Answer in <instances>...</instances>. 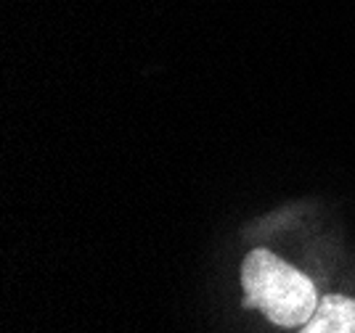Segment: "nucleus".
Returning a JSON list of instances; mask_svg holds the SVG:
<instances>
[{"instance_id":"1","label":"nucleus","mask_w":355,"mask_h":333,"mask_svg":"<svg viewBox=\"0 0 355 333\" xmlns=\"http://www.w3.org/2000/svg\"><path fill=\"white\" fill-rule=\"evenodd\" d=\"M241 286L247 296L244 305L263 309L270 323L284 328L305 325L321 302L311 278L268 249H254L244 257Z\"/></svg>"},{"instance_id":"2","label":"nucleus","mask_w":355,"mask_h":333,"mask_svg":"<svg viewBox=\"0 0 355 333\" xmlns=\"http://www.w3.org/2000/svg\"><path fill=\"white\" fill-rule=\"evenodd\" d=\"M300 333H355V299L329 294Z\"/></svg>"}]
</instances>
